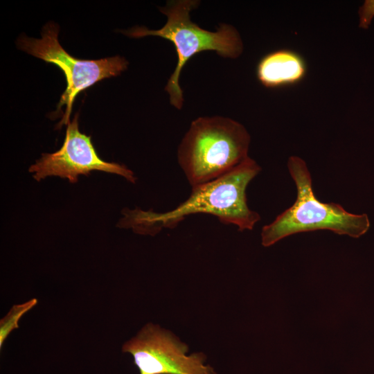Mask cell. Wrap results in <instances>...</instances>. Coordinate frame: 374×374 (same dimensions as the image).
<instances>
[{"instance_id": "obj_1", "label": "cell", "mask_w": 374, "mask_h": 374, "mask_svg": "<svg viewBox=\"0 0 374 374\" xmlns=\"http://www.w3.org/2000/svg\"><path fill=\"white\" fill-rule=\"evenodd\" d=\"M261 168L248 157L227 174L213 181L192 187L188 198L174 209L157 213L139 208L124 210L120 226L136 233L154 235L163 228H173L188 215L204 213L214 215L224 224H231L240 231L251 230L260 220L247 202L246 189Z\"/></svg>"}, {"instance_id": "obj_2", "label": "cell", "mask_w": 374, "mask_h": 374, "mask_svg": "<svg viewBox=\"0 0 374 374\" xmlns=\"http://www.w3.org/2000/svg\"><path fill=\"white\" fill-rule=\"evenodd\" d=\"M250 136L240 123L222 116L194 120L178 148V162L192 187L231 172L248 157Z\"/></svg>"}, {"instance_id": "obj_3", "label": "cell", "mask_w": 374, "mask_h": 374, "mask_svg": "<svg viewBox=\"0 0 374 374\" xmlns=\"http://www.w3.org/2000/svg\"><path fill=\"white\" fill-rule=\"evenodd\" d=\"M199 2L194 0L170 1L160 8L167 17L166 24L158 30H150L145 26H134L122 31L125 35L140 38L158 36L171 42L177 54V66L168 80L165 90L169 95L170 104L181 109L184 103L183 91L179 86V76L184 65L195 55L204 51H213L222 57L235 59L243 51V44L238 30L231 25L221 24L212 32L200 28L193 23L190 12Z\"/></svg>"}, {"instance_id": "obj_4", "label": "cell", "mask_w": 374, "mask_h": 374, "mask_svg": "<svg viewBox=\"0 0 374 374\" xmlns=\"http://www.w3.org/2000/svg\"><path fill=\"white\" fill-rule=\"evenodd\" d=\"M287 168L296 187V199L271 223L262 227L261 242L264 247L301 232L329 230L352 238H359L366 233L370 222L366 214H353L340 204L317 199L312 190L310 172L302 159L290 157Z\"/></svg>"}, {"instance_id": "obj_5", "label": "cell", "mask_w": 374, "mask_h": 374, "mask_svg": "<svg viewBox=\"0 0 374 374\" xmlns=\"http://www.w3.org/2000/svg\"><path fill=\"white\" fill-rule=\"evenodd\" d=\"M59 27L53 22L46 24L42 30V38L35 39L21 35L17 42L19 48L42 60L57 66L66 77V87L60 96L55 113L65 109L57 127L68 124L76 96L107 78L118 75L128 65L121 56L100 60H80L71 55L58 41Z\"/></svg>"}, {"instance_id": "obj_6", "label": "cell", "mask_w": 374, "mask_h": 374, "mask_svg": "<svg viewBox=\"0 0 374 374\" xmlns=\"http://www.w3.org/2000/svg\"><path fill=\"white\" fill-rule=\"evenodd\" d=\"M188 346L158 325L148 323L122 348L132 355L139 374H216L202 353L187 355Z\"/></svg>"}, {"instance_id": "obj_7", "label": "cell", "mask_w": 374, "mask_h": 374, "mask_svg": "<svg viewBox=\"0 0 374 374\" xmlns=\"http://www.w3.org/2000/svg\"><path fill=\"white\" fill-rule=\"evenodd\" d=\"M78 114L67 124L65 139L60 149L53 153H44L29 168L34 179L40 181L49 176L66 178L75 183L80 175H88L98 170L114 173L135 183L136 178L125 166L102 159L91 142L90 136L80 132Z\"/></svg>"}, {"instance_id": "obj_8", "label": "cell", "mask_w": 374, "mask_h": 374, "mask_svg": "<svg viewBox=\"0 0 374 374\" xmlns=\"http://www.w3.org/2000/svg\"><path fill=\"white\" fill-rule=\"evenodd\" d=\"M307 71V63L299 53L283 48L271 51L260 60L256 76L267 88H281L301 82Z\"/></svg>"}, {"instance_id": "obj_9", "label": "cell", "mask_w": 374, "mask_h": 374, "mask_svg": "<svg viewBox=\"0 0 374 374\" xmlns=\"http://www.w3.org/2000/svg\"><path fill=\"white\" fill-rule=\"evenodd\" d=\"M37 301L33 299L26 303L14 305L8 314L1 321L0 347L10 332L19 327L18 321L27 311L36 305Z\"/></svg>"}, {"instance_id": "obj_10", "label": "cell", "mask_w": 374, "mask_h": 374, "mask_svg": "<svg viewBox=\"0 0 374 374\" xmlns=\"http://www.w3.org/2000/svg\"><path fill=\"white\" fill-rule=\"evenodd\" d=\"M360 17L359 27L368 28L374 16V1H366L359 10Z\"/></svg>"}]
</instances>
